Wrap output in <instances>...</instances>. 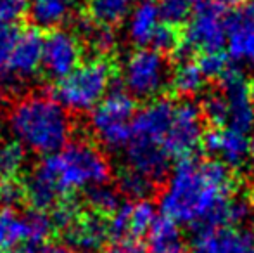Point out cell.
<instances>
[{
	"label": "cell",
	"mask_w": 254,
	"mask_h": 253,
	"mask_svg": "<svg viewBox=\"0 0 254 253\" xmlns=\"http://www.w3.org/2000/svg\"><path fill=\"white\" fill-rule=\"evenodd\" d=\"M234 179L218 160L184 158L170 172L159 196V210L177 224L195 229H227V206Z\"/></svg>",
	"instance_id": "1"
},
{
	"label": "cell",
	"mask_w": 254,
	"mask_h": 253,
	"mask_svg": "<svg viewBox=\"0 0 254 253\" xmlns=\"http://www.w3.org/2000/svg\"><path fill=\"white\" fill-rule=\"evenodd\" d=\"M109 177L111 165L101 149L87 141H74L31 170L23 186L24 199L37 212H45L64 196L106 184Z\"/></svg>",
	"instance_id": "2"
},
{
	"label": "cell",
	"mask_w": 254,
	"mask_h": 253,
	"mask_svg": "<svg viewBox=\"0 0 254 253\" xmlns=\"http://www.w3.org/2000/svg\"><path fill=\"white\" fill-rule=\"evenodd\" d=\"M7 125L24 151L51 156L71 142L73 122L69 111L56 97L30 94L12 106Z\"/></svg>",
	"instance_id": "3"
},
{
	"label": "cell",
	"mask_w": 254,
	"mask_h": 253,
	"mask_svg": "<svg viewBox=\"0 0 254 253\" xmlns=\"http://www.w3.org/2000/svg\"><path fill=\"white\" fill-rule=\"evenodd\" d=\"M113 68L104 58L81 63L69 77L57 82L56 99L67 111H92L111 92Z\"/></svg>",
	"instance_id": "4"
},
{
	"label": "cell",
	"mask_w": 254,
	"mask_h": 253,
	"mask_svg": "<svg viewBox=\"0 0 254 253\" xmlns=\"http://www.w3.org/2000/svg\"><path fill=\"white\" fill-rule=\"evenodd\" d=\"M133 116L135 99L125 88H111L101 104L92 109L90 127L104 149L120 153L131 141Z\"/></svg>",
	"instance_id": "5"
},
{
	"label": "cell",
	"mask_w": 254,
	"mask_h": 253,
	"mask_svg": "<svg viewBox=\"0 0 254 253\" xmlns=\"http://www.w3.org/2000/svg\"><path fill=\"white\" fill-rule=\"evenodd\" d=\"M227 19L225 5L216 0H202L192 10L184 31V42L177 49L182 56L197 51L201 54L221 52L227 45Z\"/></svg>",
	"instance_id": "6"
},
{
	"label": "cell",
	"mask_w": 254,
	"mask_h": 253,
	"mask_svg": "<svg viewBox=\"0 0 254 253\" xmlns=\"http://www.w3.org/2000/svg\"><path fill=\"white\" fill-rule=\"evenodd\" d=\"M170 82V64L164 54L154 49H137L123 64L125 90L133 99L154 101Z\"/></svg>",
	"instance_id": "7"
},
{
	"label": "cell",
	"mask_w": 254,
	"mask_h": 253,
	"mask_svg": "<svg viewBox=\"0 0 254 253\" xmlns=\"http://www.w3.org/2000/svg\"><path fill=\"white\" fill-rule=\"evenodd\" d=\"M54 231L52 219L45 212L19 213L16 208H0V252H10L30 245L47 243Z\"/></svg>",
	"instance_id": "8"
},
{
	"label": "cell",
	"mask_w": 254,
	"mask_h": 253,
	"mask_svg": "<svg viewBox=\"0 0 254 253\" xmlns=\"http://www.w3.org/2000/svg\"><path fill=\"white\" fill-rule=\"evenodd\" d=\"M202 111L195 102L185 101L175 106L171 125L164 139L168 155L177 158H190V155L202 144L204 125Z\"/></svg>",
	"instance_id": "9"
},
{
	"label": "cell",
	"mask_w": 254,
	"mask_h": 253,
	"mask_svg": "<svg viewBox=\"0 0 254 253\" xmlns=\"http://www.w3.org/2000/svg\"><path fill=\"white\" fill-rule=\"evenodd\" d=\"M83 47L80 38L67 30H52L44 38L42 70L51 80H64L81 64Z\"/></svg>",
	"instance_id": "10"
},
{
	"label": "cell",
	"mask_w": 254,
	"mask_h": 253,
	"mask_svg": "<svg viewBox=\"0 0 254 253\" xmlns=\"http://www.w3.org/2000/svg\"><path fill=\"white\" fill-rule=\"evenodd\" d=\"M42 52H44V37L37 28H26L17 31L7 75V87L26 85L37 77L42 70Z\"/></svg>",
	"instance_id": "11"
},
{
	"label": "cell",
	"mask_w": 254,
	"mask_h": 253,
	"mask_svg": "<svg viewBox=\"0 0 254 253\" xmlns=\"http://www.w3.org/2000/svg\"><path fill=\"white\" fill-rule=\"evenodd\" d=\"M221 94L228 104V127L248 134L254 127V99L251 85L239 70L230 68L221 78Z\"/></svg>",
	"instance_id": "12"
},
{
	"label": "cell",
	"mask_w": 254,
	"mask_h": 253,
	"mask_svg": "<svg viewBox=\"0 0 254 253\" xmlns=\"http://www.w3.org/2000/svg\"><path fill=\"white\" fill-rule=\"evenodd\" d=\"M173 111L175 104L168 99H154L149 104H145L135 113L131 120V141L164 146Z\"/></svg>",
	"instance_id": "13"
},
{
	"label": "cell",
	"mask_w": 254,
	"mask_h": 253,
	"mask_svg": "<svg viewBox=\"0 0 254 253\" xmlns=\"http://www.w3.org/2000/svg\"><path fill=\"white\" fill-rule=\"evenodd\" d=\"M227 49L239 64L254 70V3L237 7L227 19Z\"/></svg>",
	"instance_id": "14"
},
{
	"label": "cell",
	"mask_w": 254,
	"mask_h": 253,
	"mask_svg": "<svg viewBox=\"0 0 254 253\" xmlns=\"http://www.w3.org/2000/svg\"><path fill=\"white\" fill-rule=\"evenodd\" d=\"M202 146L206 153L220 158V162L230 169H239L244 165L251 151V141L248 139V134L230 127L206 132L202 137Z\"/></svg>",
	"instance_id": "15"
},
{
	"label": "cell",
	"mask_w": 254,
	"mask_h": 253,
	"mask_svg": "<svg viewBox=\"0 0 254 253\" xmlns=\"http://www.w3.org/2000/svg\"><path fill=\"white\" fill-rule=\"evenodd\" d=\"M127 151L128 169L144 175L151 182L163 180L170 170V158L164 146L144 144V142L130 141Z\"/></svg>",
	"instance_id": "16"
},
{
	"label": "cell",
	"mask_w": 254,
	"mask_h": 253,
	"mask_svg": "<svg viewBox=\"0 0 254 253\" xmlns=\"http://www.w3.org/2000/svg\"><path fill=\"white\" fill-rule=\"evenodd\" d=\"M107 240H109L107 222L97 213L80 217V220L66 231V245L81 253L101 250Z\"/></svg>",
	"instance_id": "17"
},
{
	"label": "cell",
	"mask_w": 254,
	"mask_h": 253,
	"mask_svg": "<svg viewBox=\"0 0 254 253\" xmlns=\"http://www.w3.org/2000/svg\"><path fill=\"white\" fill-rule=\"evenodd\" d=\"M161 26V16L157 5L152 2H142L131 9L127 19V37L140 49H151L152 40Z\"/></svg>",
	"instance_id": "18"
},
{
	"label": "cell",
	"mask_w": 254,
	"mask_h": 253,
	"mask_svg": "<svg viewBox=\"0 0 254 253\" xmlns=\"http://www.w3.org/2000/svg\"><path fill=\"white\" fill-rule=\"evenodd\" d=\"M78 0H30L28 16L40 30H57L73 14Z\"/></svg>",
	"instance_id": "19"
},
{
	"label": "cell",
	"mask_w": 254,
	"mask_h": 253,
	"mask_svg": "<svg viewBox=\"0 0 254 253\" xmlns=\"http://www.w3.org/2000/svg\"><path fill=\"white\" fill-rule=\"evenodd\" d=\"M147 253H189L180 227L168 217H157L147 233Z\"/></svg>",
	"instance_id": "20"
},
{
	"label": "cell",
	"mask_w": 254,
	"mask_h": 253,
	"mask_svg": "<svg viewBox=\"0 0 254 253\" xmlns=\"http://www.w3.org/2000/svg\"><path fill=\"white\" fill-rule=\"evenodd\" d=\"M131 0H88V17L102 26H116L131 12Z\"/></svg>",
	"instance_id": "21"
},
{
	"label": "cell",
	"mask_w": 254,
	"mask_h": 253,
	"mask_svg": "<svg viewBox=\"0 0 254 253\" xmlns=\"http://www.w3.org/2000/svg\"><path fill=\"white\" fill-rule=\"evenodd\" d=\"M78 31L87 42V45L99 56L109 54L116 47V33L113 28L102 26V24L92 21L90 17L81 19L78 23Z\"/></svg>",
	"instance_id": "22"
},
{
	"label": "cell",
	"mask_w": 254,
	"mask_h": 253,
	"mask_svg": "<svg viewBox=\"0 0 254 253\" xmlns=\"http://www.w3.org/2000/svg\"><path fill=\"white\" fill-rule=\"evenodd\" d=\"M204 84H206V77L202 75L197 63L182 61L171 75V85H173L175 92L184 97H192V95L199 94Z\"/></svg>",
	"instance_id": "23"
},
{
	"label": "cell",
	"mask_w": 254,
	"mask_h": 253,
	"mask_svg": "<svg viewBox=\"0 0 254 253\" xmlns=\"http://www.w3.org/2000/svg\"><path fill=\"white\" fill-rule=\"evenodd\" d=\"M156 205L149 199H137L130 201V238L140 240L151 231L156 222Z\"/></svg>",
	"instance_id": "24"
},
{
	"label": "cell",
	"mask_w": 254,
	"mask_h": 253,
	"mask_svg": "<svg viewBox=\"0 0 254 253\" xmlns=\"http://www.w3.org/2000/svg\"><path fill=\"white\" fill-rule=\"evenodd\" d=\"M87 205L97 215H113L120 208V194L114 187L101 184L87 191Z\"/></svg>",
	"instance_id": "25"
},
{
	"label": "cell",
	"mask_w": 254,
	"mask_h": 253,
	"mask_svg": "<svg viewBox=\"0 0 254 253\" xmlns=\"http://www.w3.org/2000/svg\"><path fill=\"white\" fill-rule=\"evenodd\" d=\"M220 253H254V234L244 229H220Z\"/></svg>",
	"instance_id": "26"
},
{
	"label": "cell",
	"mask_w": 254,
	"mask_h": 253,
	"mask_svg": "<svg viewBox=\"0 0 254 253\" xmlns=\"http://www.w3.org/2000/svg\"><path fill=\"white\" fill-rule=\"evenodd\" d=\"M118 186L123 194H127L131 199H147V196L154 189V182L130 169L121 172L120 179H118Z\"/></svg>",
	"instance_id": "27"
},
{
	"label": "cell",
	"mask_w": 254,
	"mask_h": 253,
	"mask_svg": "<svg viewBox=\"0 0 254 253\" xmlns=\"http://www.w3.org/2000/svg\"><path fill=\"white\" fill-rule=\"evenodd\" d=\"M192 0H159V16L161 21L168 26L175 28L189 21L192 14Z\"/></svg>",
	"instance_id": "28"
},
{
	"label": "cell",
	"mask_w": 254,
	"mask_h": 253,
	"mask_svg": "<svg viewBox=\"0 0 254 253\" xmlns=\"http://www.w3.org/2000/svg\"><path fill=\"white\" fill-rule=\"evenodd\" d=\"M202 116L216 128L228 125V104L221 92H211L202 101Z\"/></svg>",
	"instance_id": "29"
},
{
	"label": "cell",
	"mask_w": 254,
	"mask_h": 253,
	"mask_svg": "<svg viewBox=\"0 0 254 253\" xmlns=\"http://www.w3.org/2000/svg\"><path fill=\"white\" fill-rule=\"evenodd\" d=\"M26 162V153L16 141L0 146V172L3 175H16Z\"/></svg>",
	"instance_id": "30"
},
{
	"label": "cell",
	"mask_w": 254,
	"mask_h": 253,
	"mask_svg": "<svg viewBox=\"0 0 254 253\" xmlns=\"http://www.w3.org/2000/svg\"><path fill=\"white\" fill-rule=\"evenodd\" d=\"M197 64H199V68H201L202 75L206 77V80L207 78H218V80H221V78L228 73V70L232 68L227 61V56L221 54V52L201 54Z\"/></svg>",
	"instance_id": "31"
},
{
	"label": "cell",
	"mask_w": 254,
	"mask_h": 253,
	"mask_svg": "<svg viewBox=\"0 0 254 253\" xmlns=\"http://www.w3.org/2000/svg\"><path fill=\"white\" fill-rule=\"evenodd\" d=\"M189 253H220V229H195Z\"/></svg>",
	"instance_id": "32"
},
{
	"label": "cell",
	"mask_w": 254,
	"mask_h": 253,
	"mask_svg": "<svg viewBox=\"0 0 254 253\" xmlns=\"http://www.w3.org/2000/svg\"><path fill=\"white\" fill-rule=\"evenodd\" d=\"M80 210L74 205L73 201H67V199H63L61 203H57L52 208V224L57 229L67 231L74 226V224L80 220Z\"/></svg>",
	"instance_id": "33"
},
{
	"label": "cell",
	"mask_w": 254,
	"mask_h": 253,
	"mask_svg": "<svg viewBox=\"0 0 254 253\" xmlns=\"http://www.w3.org/2000/svg\"><path fill=\"white\" fill-rule=\"evenodd\" d=\"M30 0H0V28H12L28 14Z\"/></svg>",
	"instance_id": "34"
},
{
	"label": "cell",
	"mask_w": 254,
	"mask_h": 253,
	"mask_svg": "<svg viewBox=\"0 0 254 253\" xmlns=\"http://www.w3.org/2000/svg\"><path fill=\"white\" fill-rule=\"evenodd\" d=\"M17 31L14 28H0V82L5 85L9 75V63Z\"/></svg>",
	"instance_id": "35"
},
{
	"label": "cell",
	"mask_w": 254,
	"mask_h": 253,
	"mask_svg": "<svg viewBox=\"0 0 254 253\" xmlns=\"http://www.w3.org/2000/svg\"><path fill=\"white\" fill-rule=\"evenodd\" d=\"M253 206L246 198H239V196H232L227 206V227L237 229L239 226L246 222L251 217Z\"/></svg>",
	"instance_id": "36"
},
{
	"label": "cell",
	"mask_w": 254,
	"mask_h": 253,
	"mask_svg": "<svg viewBox=\"0 0 254 253\" xmlns=\"http://www.w3.org/2000/svg\"><path fill=\"white\" fill-rule=\"evenodd\" d=\"M178 47H180V38H178V33L175 31V28H171V26H168V24L163 23L159 26V30H157L156 37H154L151 49L161 52V54H164V52L177 51Z\"/></svg>",
	"instance_id": "37"
},
{
	"label": "cell",
	"mask_w": 254,
	"mask_h": 253,
	"mask_svg": "<svg viewBox=\"0 0 254 253\" xmlns=\"http://www.w3.org/2000/svg\"><path fill=\"white\" fill-rule=\"evenodd\" d=\"M24 199V187L16 182H7L2 186V192H0V201L7 206V208H14Z\"/></svg>",
	"instance_id": "38"
},
{
	"label": "cell",
	"mask_w": 254,
	"mask_h": 253,
	"mask_svg": "<svg viewBox=\"0 0 254 253\" xmlns=\"http://www.w3.org/2000/svg\"><path fill=\"white\" fill-rule=\"evenodd\" d=\"M106 253H147V248L140 240H123L111 245Z\"/></svg>",
	"instance_id": "39"
},
{
	"label": "cell",
	"mask_w": 254,
	"mask_h": 253,
	"mask_svg": "<svg viewBox=\"0 0 254 253\" xmlns=\"http://www.w3.org/2000/svg\"><path fill=\"white\" fill-rule=\"evenodd\" d=\"M33 253H71V248L64 243H47L44 245H35Z\"/></svg>",
	"instance_id": "40"
},
{
	"label": "cell",
	"mask_w": 254,
	"mask_h": 253,
	"mask_svg": "<svg viewBox=\"0 0 254 253\" xmlns=\"http://www.w3.org/2000/svg\"><path fill=\"white\" fill-rule=\"evenodd\" d=\"M216 2H220L221 5H232V7H242L244 5L246 2H248V0H216Z\"/></svg>",
	"instance_id": "41"
},
{
	"label": "cell",
	"mask_w": 254,
	"mask_h": 253,
	"mask_svg": "<svg viewBox=\"0 0 254 253\" xmlns=\"http://www.w3.org/2000/svg\"><path fill=\"white\" fill-rule=\"evenodd\" d=\"M33 247H35V245H30V247H23V248H17V250L0 252V253H33Z\"/></svg>",
	"instance_id": "42"
},
{
	"label": "cell",
	"mask_w": 254,
	"mask_h": 253,
	"mask_svg": "<svg viewBox=\"0 0 254 253\" xmlns=\"http://www.w3.org/2000/svg\"><path fill=\"white\" fill-rule=\"evenodd\" d=\"M249 162H251V167H253V170H254V137H253V141H251V151H249Z\"/></svg>",
	"instance_id": "43"
},
{
	"label": "cell",
	"mask_w": 254,
	"mask_h": 253,
	"mask_svg": "<svg viewBox=\"0 0 254 253\" xmlns=\"http://www.w3.org/2000/svg\"><path fill=\"white\" fill-rule=\"evenodd\" d=\"M251 94H253V99H254V84L251 85Z\"/></svg>",
	"instance_id": "44"
},
{
	"label": "cell",
	"mask_w": 254,
	"mask_h": 253,
	"mask_svg": "<svg viewBox=\"0 0 254 253\" xmlns=\"http://www.w3.org/2000/svg\"><path fill=\"white\" fill-rule=\"evenodd\" d=\"M192 2H202V0H192Z\"/></svg>",
	"instance_id": "45"
},
{
	"label": "cell",
	"mask_w": 254,
	"mask_h": 253,
	"mask_svg": "<svg viewBox=\"0 0 254 253\" xmlns=\"http://www.w3.org/2000/svg\"><path fill=\"white\" fill-rule=\"evenodd\" d=\"M144 2H152V0H144Z\"/></svg>",
	"instance_id": "46"
},
{
	"label": "cell",
	"mask_w": 254,
	"mask_h": 253,
	"mask_svg": "<svg viewBox=\"0 0 254 253\" xmlns=\"http://www.w3.org/2000/svg\"><path fill=\"white\" fill-rule=\"evenodd\" d=\"M0 173H2V172H0Z\"/></svg>",
	"instance_id": "47"
},
{
	"label": "cell",
	"mask_w": 254,
	"mask_h": 253,
	"mask_svg": "<svg viewBox=\"0 0 254 253\" xmlns=\"http://www.w3.org/2000/svg\"><path fill=\"white\" fill-rule=\"evenodd\" d=\"M253 199H254V198H253Z\"/></svg>",
	"instance_id": "48"
}]
</instances>
